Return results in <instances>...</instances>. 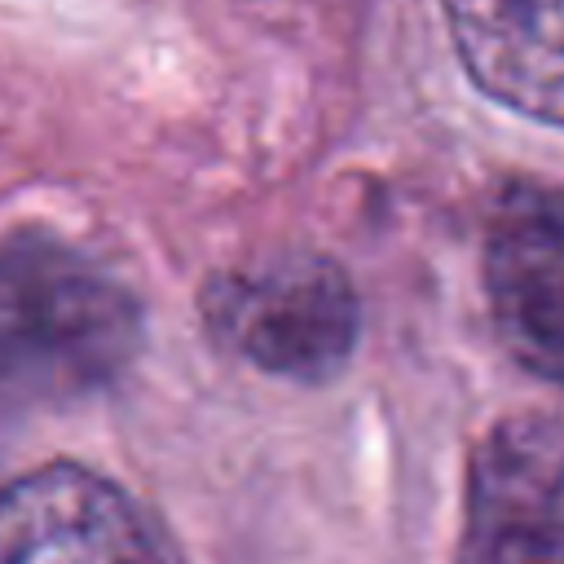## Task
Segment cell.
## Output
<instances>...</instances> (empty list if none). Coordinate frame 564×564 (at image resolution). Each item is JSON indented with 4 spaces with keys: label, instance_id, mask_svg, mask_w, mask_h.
Returning <instances> with one entry per match:
<instances>
[{
    "label": "cell",
    "instance_id": "obj_1",
    "mask_svg": "<svg viewBox=\"0 0 564 564\" xmlns=\"http://www.w3.org/2000/svg\"><path fill=\"white\" fill-rule=\"evenodd\" d=\"M141 339L137 295L44 229L0 242V454L44 414L123 375Z\"/></svg>",
    "mask_w": 564,
    "mask_h": 564
},
{
    "label": "cell",
    "instance_id": "obj_2",
    "mask_svg": "<svg viewBox=\"0 0 564 564\" xmlns=\"http://www.w3.org/2000/svg\"><path fill=\"white\" fill-rule=\"evenodd\" d=\"M203 322L212 339L264 375L326 383L357 348L361 308L348 273L313 251H286L207 278Z\"/></svg>",
    "mask_w": 564,
    "mask_h": 564
},
{
    "label": "cell",
    "instance_id": "obj_3",
    "mask_svg": "<svg viewBox=\"0 0 564 564\" xmlns=\"http://www.w3.org/2000/svg\"><path fill=\"white\" fill-rule=\"evenodd\" d=\"M485 295L507 352L564 392V189L507 181L485 225Z\"/></svg>",
    "mask_w": 564,
    "mask_h": 564
},
{
    "label": "cell",
    "instance_id": "obj_4",
    "mask_svg": "<svg viewBox=\"0 0 564 564\" xmlns=\"http://www.w3.org/2000/svg\"><path fill=\"white\" fill-rule=\"evenodd\" d=\"M467 560H564V423L511 414L467 467Z\"/></svg>",
    "mask_w": 564,
    "mask_h": 564
},
{
    "label": "cell",
    "instance_id": "obj_5",
    "mask_svg": "<svg viewBox=\"0 0 564 564\" xmlns=\"http://www.w3.org/2000/svg\"><path fill=\"white\" fill-rule=\"evenodd\" d=\"M163 555L119 485L48 463L0 489V560H145Z\"/></svg>",
    "mask_w": 564,
    "mask_h": 564
},
{
    "label": "cell",
    "instance_id": "obj_6",
    "mask_svg": "<svg viewBox=\"0 0 564 564\" xmlns=\"http://www.w3.org/2000/svg\"><path fill=\"white\" fill-rule=\"evenodd\" d=\"M441 13L489 101L564 128V0H441Z\"/></svg>",
    "mask_w": 564,
    "mask_h": 564
}]
</instances>
